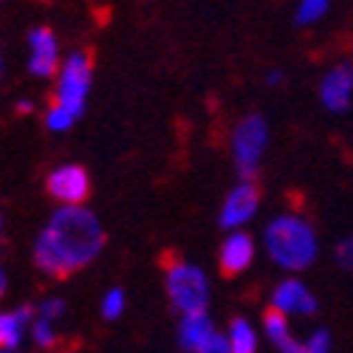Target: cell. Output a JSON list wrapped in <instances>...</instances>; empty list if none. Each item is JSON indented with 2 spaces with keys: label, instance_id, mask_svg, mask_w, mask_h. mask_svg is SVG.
Instances as JSON below:
<instances>
[{
  "label": "cell",
  "instance_id": "cell-1",
  "mask_svg": "<svg viewBox=\"0 0 353 353\" xmlns=\"http://www.w3.org/2000/svg\"><path fill=\"white\" fill-rule=\"evenodd\" d=\"M105 246L99 218L85 207H63L48 221L34 243L37 269L54 280H65L85 269Z\"/></svg>",
  "mask_w": 353,
  "mask_h": 353
},
{
  "label": "cell",
  "instance_id": "cell-2",
  "mask_svg": "<svg viewBox=\"0 0 353 353\" xmlns=\"http://www.w3.org/2000/svg\"><path fill=\"white\" fill-rule=\"evenodd\" d=\"M266 249L283 269H308L316 257V232L300 215H283L266 226Z\"/></svg>",
  "mask_w": 353,
  "mask_h": 353
},
{
  "label": "cell",
  "instance_id": "cell-3",
  "mask_svg": "<svg viewBox=\"0 0 353 353\" xmlns=\"http://www.w3.org/2000/svg\"><path fill=\"white\" fill-rule=\"evenodd\" d=\"M164 272H167V297L170 303L184 311V316L190 314H207V303H210V288H207V277L198 266L184 263L175 252L161 254Z\"/></svg>",
  "mask_w": 353,
  "mask_h": 353
},
{
  "label": "cell",
  "instance_id": "cell-4",
  "mask_svg": "<svg viewBox=\"0 0 353 353\" xmlns=\"http://www.w3.org/2000/svg\"><path fill=\"white\" fill-rule=\"evenodd\" d=\"M94 79V51L85 48L68 57V63L57 74V91L51 97V105L65 108L71 116H79L85 108V97L91 91Z\"/></svg>",
  "mask_w": 353,
  "mask_h": 353
},
{
  "label": "cell",
  "instance_id": "cell-5",
  "mask_svg": "<svg viewBox=\"0 0 353 353\" xmlns=\"http://www.w3.org/2000/svg\"><path fill=\"white\" fill-rule=\"evenodd\" d=\"M266 139H269V130H266L263 116H246V119H241L238 128H234V139H232L234 164H238L243 181H252L257 175L260 156L266 150Z\"/></svg>",
  "mask_w": 353,
  "mask_h": 353
},
{
  "label": "cell",
  "instance_id": "cell-6",
  "mask_svg": "<svg viewBox=\"0 0 353 353\" xmlns=\"http://www.w3.org/2000/svg\"><path fill=\"white\" fill-rule=\"evenodd\" d=\"M46 190L51 198L65 203V207H82L91 198V175L79 164H65L48 175Z\"/></svg>",
  "mask_w": 353,
  "mask_h": 353
},
{
  "label": "cell",
  "instance_id": "cell-7",
  "mask_svg": "<svg viewBox=\"0 0 353 353\" xmlns=\"http://www.w3.org/2000/svg\"><path fill=\"white\" fill-rule=\"evenodd\" d=\"M257 203H260V187L254 181L238 184L229 192L223 210H221V226L223 229H234V226L246 223L257 212Z\"/></svg>",
  "mask_w": 353,
  "mask_h": 353
},
{
  "label": "cell",
  "instance_id": "cell-8",
  "mask_svg": "<svg viewBox=\"0 0 353 353\" xmlns=\"http://www.w3.org/2000/svg\"><path fill=\"white\" fill-rule=\"evenodd\" d=\"M252 257H254V241L252 234L246 232H232L229 238L221 246L218 254V269L223 277H238L252 266Z\"/></svg>",
  "mask_w": 353,
  "mask_h": 353
},
{
  "label": "cell",
  "instance_id": "cell-9",
  "mask_svg": "<svg viewBox=\"0 0 353 353\" xmlns=\"http://www.w3.org/2000/svg\"><path fill=\"white\" fill-rule=\"evenodd\" d=\"M28 43H32V74L37 77H57L60 74V60H57V40L54 32L48 26H40L28 34Z\"/></svg>",
  "mask_w": 353,
  "mask_h": 353
},
{
  "label": "cell",
  "instance_id": "cell-10",
  "mask_svg": "<svg viewBox=\"0 0 353 353\" xmlns=\"http://www.w3.org/2000/svg\"><path fill=\"white\" fill-rule=\"evenodd\" d=\"M319 97H322V102H325V108H331L334 113L347 110L350 97H353V65L350 63L336 65L325 79H322Z\"/></svg>",
  "mask_w": 353,
  "mask_h": 353
},
{
  "label": "cell",
  "instance_id": "cell-11",
  "mask_svg": "<svg viewBox=\"0 0 353 353\" xmlns=\"http://www.w3.org/2000/svg\"><path fill=\"white\" fill-rule=\"evenodd\" d=\"M277 311L283 314H316V297L300 283V280H283L274 291V303H272Z\"/></svg>",
  "mask_w": 353,
  "mask_h": 353
},
{
  "label": "cell",
  "instance_id": "cell-12",
  "mask_svg": "<svg viewBox=\"0 0 353 353\" xmlns=\"http://www.w3.org/2000/svg\"><path fill=\"white\" fill-rule=\"evenodd\" d=\"M218 331L212 328V322L207 314H190L181 319V328H179V345L187 350V353H201L212 342Z\"/></svg>",
  "mask_w": 353,
  "mask_h": 353
},
{
  "label": "cell",
  "instance_id": "cell-13",
  "mask_svg": "<svg viewBox=\"0 0 353 353\" xmlns=\"http://www.w3.org/2000/svg\"><path fill=\"white\" fill-rule=\"evenodd\" d=\"M263 328H266L269 339L280 347V353H308L303 342H297L291 336V328H288V319L283 311H277L274 305L263 311Z\"/></svg>",
  "mask_w": 353,
  "mask_h": 353
},
{
  "label": "cell",
  "instance_id": "cell-14",
  "mask_svg": "<svg viewBox=\"0 0 353 353\" xmlns=\"http://www.w3.org/2000/svg\"><path fill=\"white\" fill-rule=\"evenodd\" d=\"M34 308L32 305H23L17 311H0V350H14L23 339V328L32 322Z\"/></svg>",
  "mask_w": 353,
  "mask_h": 353
},
{
  "label": "cell",
  "instance_id": "cell-15",
  "mask_svg": "<svg viewBox=\"0 0 353 353\" xmlns=\"http://www.w3.org/2000/svg\"><path fill=\"white\" fill-rule=\"evenodd\" d=\"M229 347H232V353H257L254 328L243 316H234L229 322Z\"/></svg>",
  "mask_w": 353,
  "mask_h": 353
},
{
  "label": "cell",
  "instance_id": "cell-16",
  "mask_svg": "<svg viewBox=\"0 0 353 353\" xmlns=\"http://www.w3.org/2000/svg\"><path fill=\"white\" fill-rule=\"evenodd\" d=\"M125 311V291L122 288H110L102 300V316L105 319H116Z\"/></svg>",
  "mask_w": 353,
  "mask_h": 353
},
{
  "label": "cell",
  "instance_id": "cell-17",
  "mask_svg": "<svg viewBox=\"0 0 353 353\" xmlns=\"http://www.w3.org/2000/svg\"><path fill=\"white\" fill-rule=\"evenodd\" d=\"M74 119H77V116H71L65 108H57V105H51L48 113H46V125L51 130H68Z\"/></svg>",
  "mask_w": 353,
  "mask_h": 353
},
{
  "label": "cell",
  "instance_id": "cell-18",
  "mask_svg": "<svg viewBox=\"0 0 353 353\" xmlns=\"http://www.w3.org/2000/svg\"><path fill=\"white\" fill-rule=\"evenodd\" d=\"M325 12H328V3H322V0H305L297 9V23H314Z\"/></svg>",
  "mask_w": 353,
  "mask_h": 353
},
{
  "label": "cell",
  "instance_id": "cell-19",
  "mask_svg": "<svg viewBox=\"0 0 353 353\" xmlns=\"http://www.w3.org/2000/svg\"><path fill=\"white\" fill-rule=\"evenodd\" d=\"M32 334H34V339H37V345L40 347H54L57 345V336H54V328H51V322L48 319H37L34 325H32Z\"/></svg>",
  "mask_w": 353,
  "mask_h": 353
},
{
  "label": "cell",
  "instance_id": "cell-20",
  "mask_svg": "<svg viewBox=\"0 0 353 353\" xmlns=\"http://www.w3.org/2000/svg\"><path fill=\"white\" fill-rule=\"evenodd\" d=\"M308 353H331V334L328 331H314V336L305 345Z\"/></svg>",
  "mask_w": 353,
  "mask_h": 353
},
{
  "label": "cell",
  "instance_id": "cell-21",
  "mask_svg": "<svg viewBox=\"0 0 353 353\" xmlns=\"http://www.w3.org/2000/svg\"><path fill=\"white\" fill-rule=\"evenodd\" d=\"M336 263H339L342 269H350L353 272V238H345L336 246Z\"/></svg>",
  "mask_w": 353,
  "mask_h": 353
},
{
  "label": "cell",
  "instance_id": "cell-22",
  "mask_svg": "<svg viewBox=\"0 0 353 353\" xmlns=\"http://www.w3.org/2000/svg\"><path fill=\"white\" fill-rule=\"evenodd\" d=\"M63 311H65V303H63V300H46V303H43V308H40L43 319H48V322H51L54 316H60Z\"/></svg>",
  "mask_w": 353,
  "mask_h": 353
},
{
  "label": "cell",
  "instance_id": "cell-23",
  "mask_svg": "<svg viewBox=\"0 0 353 353\" xmlns=\"http://www.w3.org/2000/svg\"><path fill=\"white\" fill-rule=\"evenodd\" d=\"M201 353H232V347H229V339H226L223 334H215V336H212V342H210L207 347H203Z\"/></svg>",
  "mask_w": 353,
  "mask_h": 353
},
{
  "label": "cell",
  "instance_id": "cell-24",
  "mask_svg": "<svg viewBox=\"0 0 353 353\" xmlns=\"http://www.w3.org/2000/svg\"><path fill=\"white\" fill-rule=\"evenodd\" d=\"M6 294V274H3V269H0V297Z\"/></svg>",
  "mask_w": 353,
  "mask_h": 353
},
{
  "label": "cell",
  "instance_id": "cell-25",
  "mask_svg": "<svg viewBox=\"0 0 353 353\" xmlns=\"http://www.w3.org/2000/svg\"><path fill=\"white\" fill-rule=\"evenodd\" d=\"M28 110H32V105H28V102H17V113H28Z\"/></svg>",
  "mask_w": 353,
  "mask_h": 353
},
{
  "label": "cell",
  "instance_id": "cell-26",
  "mask_svg": "<svg viewBox=\"0 0 353 353\" xmlns=\"http://www.w3.org/2000/svg\"><path fill=\"white\" fill-rule=\"evenodd\" d=\"M0 353H14V350H0Z\"/></svg>",
  "mask_w": 353,
  "mask_h": 353
},
{
  "label": "cell",
  "instance_id": "cell-27",
  "mask_svg": "<svg viewBox=\"0 0 353 353\" xmlns=\"http://www.w3.org/2000/svg\"><path fill=\"white\" fill-rule=\"evenodd\" d=\"M0 226H3V221H0Z\"/></svg>",
  "mask_w": 353,
  "mask_h": 353
}]
</instances>
